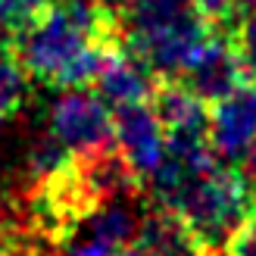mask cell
I'll return each instance as SVG.
<instances>
[{
	"instance_id": "cell-2",
	"label": "cell",
	"mask_w": 256,
	"mask_h": 256,
	"mask_svg": "<svg viewBox=\"0 0 256 256\" xmlns=\"http://www.w3.org/2000/svg\"><path fill=\"white\" fill-rule=\"evenodd\" d=\"M169 210L182 216L203 256H225L244 222L256 216V197L234 166L219 162L194 184H188Z\"/></svg>"
},
{
	"instance_id": "cell-16",
	"label": "cell",
	"mask_w": 256,
	"mask_h": 256,
	"mask_svg": "<svg viewBox=\"0 0 256 256\" xmlns=\"http://www.w3.org/2000/svg\"><path fill=\"white\" fill-rule=\"evenodd\" d=\"M60 256H110V250H106V247H100V244H91V240L69 238Z\"/></svg>"
},
{
	"instance_id": "cell-1",
	"label": "cell",
	"mask_w": 256,
	"mask_h": 256,
	"mask_svg": "<svg viewBox=\"0 0 256 256\" xmlns=\"http://www.w3.org/2000/svg\"><path fill=\"white\" fill-rule=\"evenodd\" d=\"M97 41H119L112 22L94 0H50L10 38V50L32 82L66 88L75 62Z\"/></svg>"
},
{
	"instance_id": "cell-9",
	"label": "cell",
	"mask_w": 256,
	"mask_h": 256,
	"mask_svg": "<svg viewBox=\"0 0 256 256\" xmlns=\"http://www.w3.org/2000/svg\"><path fill=\"white\" fill-rule=\"evenodd\" d=\"M150 106L156 110L166 134H206L210 132V104L178 78H162L150 97Z\"/></svg>"
},
{
	"instance_id": "cell-6",
	"label": "cell",
	"mask_w": 256,
	"mask_h": 256,
	"mask_svg": "<svg viewBox=\"0 0 256 256\" xmlns=\"http://www.w3.org/2000/svg\"><path fill=\"white\" fill-rule=\"evenodd\" d=\"M140 219H144V200H140V188H138V190H128V194H116V197L94 203L75 222L69 238L91 240V244H100L112 253L119 247H128L138 238Z\"/></svg>"
},
{
	"instance_id": "cell-19",
	"label": "cell",
	"mask_w": 256,
	"mask_h": 256,
	"mask_svg": "<svg viewBox=\"0 0 256 256\" xmlns=\"http://www.w3.org/2000/svg\"><path fill=\"white\" fill-rule=\"evenodd\" d=\"M110 256H144V253H140L138 247H119V250H112Z\"/></svg>"
},
{
	"instance_id": "cell-3",
	"label": "cell",
	"mask_w": 256,
	"mask_h": 256,
	"mask_svg": "<svg viewBox=\"0 0 256 256\" xmlns=\"http://www.w3.org/2000/svg\"><path fill=\"white\" fill-rule=\"evenodd\" d=\"M72 156L112 147V110L94 88H60L47 106V128Z\"/></svg>"
},
{
	"instance_id": "cell-14",
	"label": "cell",
	"mask_w": 256,
	"mask_h": 256,
	"mask_svg": "<svg viewBox=\"0 0 256 256\" xmlns=\"http://www.w3.org/2000/svg\"><path fill=\"white\" fill-rule=\"evenodd\" d=\"M225 256H256V216L244 222V228L234 234V240L228 244Z\"/></svg>"
},
{
	"instance_id": "cell-5",
	"label": "cell",
	"mask_w": 256,
	"mask_h": 256,
	"mask_svg": "<svg viewBox=\"0 0 256 256\" xmlns=\"http://www.w3.org/2000/svg\"><path fill=\"white\" fill-rule=\"evenodd\" d=\"M112 147L140 184L156 172L166 153V128L150 104L112 110Z\"/></svg>"
},
{
	"instance_id": "cell-18",
	"label": "cell",
	"mask_w": 256,
	"mask_h": 256,
	"mask_svg": "<svg viewBox=\"0 0 256 256\" xmlns=\"http://www.w3.org/2000/svg\"><path fill=\"white\" fill-rule=\"evenodd\" d=\"M94 4H97L100 10H104L106 16L112 19V22H116V19L122 16V12H125V10H128V6L134 4V0H94Z\"/></svg>"
},
{
	"instance_id": "cell-4",
	"label": "cell",
	"mask_w": 256,
	"mask_h": 256,
	"mask_svg": "<svg viewBox=\"0 0 256 256\" xmlns=\"http://www.w3.org/2000/svg\"><path fill=\"white\" fill-rule=\"evenodd\" d=\"M210 147L222 166H238L256 147V78H244L210 104Z\"/></svg>"
},
{
	"instance_id": "cell-12",
	"label": "cell",
	"mask_w": 256,
	"mask_h": 256,
	"mask_svg": "<svg viewBox=\"0 0 256 256\" xmlns=\"http://www.w3.org/2000/svg\"><path fill=\"white\" fill-rule=\"evenodd\" d=\"M234 44V54L240 60V69H244L247 78H256V10H247L244 16L238 19L234 32L228 34Z\"/></svg>"
},
{
	"instance_id": "cell-10",
	"label": "cell",
	"mask_w": 256,
	"mask_h": 256,
	"mask_svg": "<svg viewBox=\"0 0 256 256\" xmlns=\"http://www.w3.org/2000/svg\"><path fill=\"white\" fill-rule=\"evenodd\" d=\"M134 247L144 256H203L190 228L182 222V216L166 206H156V203H153V210H144Z\"/></svg>"
},
{
	"instance_id": "cell-20",
	"label": "cell",
	"mask_w": 256,
	"mask_h": 256,
	"mask_svg": "<svg viewBox=\"0 0 256 256\" xmlns=\"http://www.w3.org/2000/svg\"><path fill=\"white\" fill-rule=\"evenodd\" d=\"M234 4H240L244 10H256V0H234Z\"/></svg>"
},
{
	"instance_id": "cell-11",
	"label": "cell",
	"mask_w": 256,
	"mask_h": 256,
	"mask_svg": "<svg viewBox=\"0 0 256 256\" xmlns=\"http://www.w3.org/2000/svg\"><path fill=\"white\" fill-rule=\"evenodd\" d=\"M28 94H32V78L16 62L12 50L6 44H0V128L19 116Z\"/></svg>"
},
{
	"instance_id": "cell-13",
	"label": "cell",
	"mask_w": 256,
	"mask_h": 256,
	"mask_svg": "<svg viewBox=\"0 0 256 256\" xmlns=\"http://www.w3.org/2000/svg\"><path fill=\"white\" fill-rule=\"evenodd\" d=\"M47 4L50 0H0V44H10V38Z\"/></svg>"
},
{
	"instance_id": "cell-17",
	"label": "cell",
	"mask_w": 256,
	"mask_h": 256,
	"mask_svg": "<svg viewBox=\"0 0 256 256\" xmlns=\"http://www.w3.org/2000/svg\"><path fill=\"white\" fill-rule=\"evenodd\" d=\"M234 169H238V175H240V178H244V184L250 188V194L256 197V147H253L247 156L234 166Z\"/></svg>"
},
{
	"instance_id": "cell-7",
	"label": "cell",
	"mask_w": 256,
	"mask_h": 256,
	"mask_svg": "<svg viewBox=\"0 0 256 256\" xmlns=\"http://www.w3.org/2000/svg\"><path fill=\"white\" fill-rule=\"evenodd\" d=\"M160 82L162 78H156L147 69L144 60L116 41L110 47V54H106L91 88L106 100L110 110H119V106H132V104H150Z\"/></svg>"
},
{
	"instance_id": "cell-15",
	"label": "cell",
	"mask_w": 256,
	"mask_h": 256,
	"mask_svg": "<svg viewBox=\"0 0 256 256\" xmlns=\"http://www.w3.org/2000/svg\"><path fill=\"white\" fill-rule=\"evenodd\" d=\"M190 6L210 22H228L234 10V0H190Z\"/></svg>"
},
{
	"instance_id": "cell-8",
	"label": "cell",
	"mask_w": 256,
	"mask_h": 256,
	"mask_svg": "<svg viewBox=\"0 0 256 256\" xmlns=\"http://www.w3.org/2000/svg\"><path fill=\"white\" fill-rule=\"evenodd\" d=\"M178 82L188 84L206 104H216L228 91H234L244 82V69H240V60L234 54L232 38L212 32L206 38V44L197 50V56L188 62V69L178 75Z\"/></svg>"
}]
</instances>
